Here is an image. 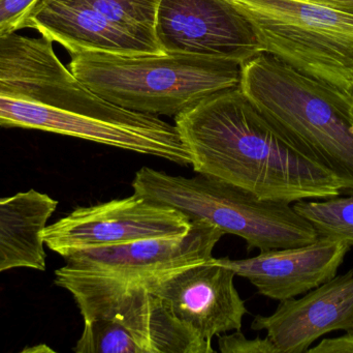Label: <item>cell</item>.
<instances>
[{
	"label": "cell",
	"instance_id": "15",
	"mask_svg": "<svg viewBox=\"0 0 353 353\" xmlns=\"http://www.w3.org/2000/svg\"><path fill=\"white\" fill-rule=\"evenodd\" d=\"M58 207L48 194L31 190L0 197V274L46 269L43 232Z\"/></svg>",
	"mask_w": 353,
	"mask_h": 353
},
{
	"label": "cell",
	"instance_id": "5",
	"mask_svg": "<svg viewBox=\"0 0 353 353\" xmlns=\"http://www.w3.org/2000/svg\"><path fill=\"white\" fill-rule=\"evenodd\" d=\"M55 284L72 294L84 319L76 353L215 352L149 286L94 279L65 265Z\"/></svg>",
	"mask_w": 353,
	"mask_h": 353
},
{
	"label": "cell",
	"instance_id": "2",
	"mask_svg": "<svg viewBox=\"0 0 353 353\" xmlns=\"http://www.w3.org/2000/svg\"><path fill=\"white\" fill-rule=\"evenodd\" d=\"M174 118L196 173L290 204L342 194L337 178L288 142L239 86Z\"/></svg>",
	"mask_w": 353,
	"mask_h": 353
},
{
	"label": "cell",
	"instance_id": "17",
	"mask_svg": "<svg viewBox=\"0 0 353 353\" xmlns=\"http://www.w3.org/2000/svg\"><path fill=\"white\" fill-rule=\"evenodd\" d=\"M90 6L112 22L157 41L155 35L157 8L161 0H72Z\"/></svg>",
	"mask_w": 353,
	"mask_h": 353
},
{
	"label": "cell",
	"instance_id": "9",
	"mask_svg": "<svg viewBox=\"0 0 353 353\" xmlns=\"http://www.w3.org/2000/svg\"><path fill=\"white\" fill-rule=\"evenodd\" d=\"M211 224L191 221L188 233L150 238L109 247L80 249L61 256L65 267L80 275L103 281L153 287L168 276L211 259L224 236Z\"/></svg>",
	"mask_w": 353,
	"mask_h": 353
},
{
	"label": "cell",
	"instance_id": "16",
	"mask_svg": "<svg viewBox=\"0 0 353 353\" xmlns=\"http://www.w3.org/2000/svg\"><path fill=\"white\" fill-rule=\"evenodd\" d=\"M292 207L313 226L319 238L353 248V191L331 198L298 201Z\"/></svg>",
	"mask_w": 353,
	"mask_h": 353
},
{
	"label": "cell",
	"instance_id": "12",
	"mask_svg": "<svg viewBox=\"0 0 353 353\" xmlns=\"http://www.w3.org/2000/svg\"><path fill=\"white\" fill-rule=\"evenodd\" d=\"M251 327L265 331L278 353L308 352L333 332H353V269L301 298L281 300L269 316L255 317Z\"/></svg>",
	"mask_w": 353,
	"mask_h": 353
},
{
	"label": "cell",
	"instance_id": "3",
	"mask_svg": "<svg viewBox=\"0 0 353 353\" xmlns=\"http://www.w3.org/2000/svg\"><path fill=\"white\" fill-rule=\"evenodd\" d=\"M241 90L273 128L353 191V93L261 53L241 66Z\"/></svg>",
	"mask_w": 353,
	"mask_h": 353
},
{
	"label": "cell",
	"instance_id": "4",
	"mask_svg": "<svg viewBox=\"0 0 353 353\" xmlns=\"http://www.w3.org/2000/svg\"><path fill=\"white\" fill-rule=\"evenodd\" d=\"M68 68L87 88L130 111L175 116L224 89L240 85L234 60L193 54H70Z\"/></svg>",
	"mask_w": 353,
	"mask_h": 353
},
{
	"label": "cell",
	"instance_id": "21",
	"mask_svg": "<svg viewBox=\"0 0 353 353\" xmlns=\"http://www.w3.org/2000/svg\"><path fill=\"white\" fill-rule=\"evenodd\" d=\"M308 1L315 2V3L321 4V6H329V8L352 12L353 14V0H308Z\"/></svg>",
	"mask_w": 353,
	"mask_h": 353
},
{
	"label": "cell",
	"instance_id": "1",
	"mask_svg": "<svg viewBox=\"0 0 353 353\" xmlns=\"http://www.w3.org/2000/svg\"><path fill=\"white\" fill-rule=\"evenodd\" d=\"M0 126L83 139L178 165L190 161L175 124L87 88L43 35H0Z\"/></svg>",
	"mask_w": 353,
	"mask_h": 353
},
{
	"label": "cell",
	"instance_id": "14",
	"mask_svg": "<svg viewBox=\"0 0 353 353\" xmlns=\"http://www.w3.org/2000/svg\"><path fill=\"white\" fill-rule=\"evenodd\" d=\"M31 28L70 54L105 52L122 55L165 54L152 41L112 22L86 4L72 0H39L21 29Z\"/></svg>",
	"mask_w": 353,
	"mask_h": 353
},
{
	"label": "cell",
	"instance_id": "10",
	"mask_svg": "<svg viewBox=\"0 0 353 353\" xmlns=\"http://www.w3.org/2000/svg\"><path fill=\"white\" fill-rule=\"evenodd\" d=\"M155 35L165 53L240 64L263 53L250 22L230 0H161Z\"/></svg>",
	"mask_w": 353,
	"mask_h": 353
},
{
	"label": "cell",
	"instance_id": "7",
	"mask_svg": "<svg viewBox=\"0 0 353 353\" xmlns=\"http://www.w3.org/2000/svg\"><path fill=\"white\" fill-rule=\"evenodd\" d=\"M263 53L353 93V14L308 0H230Z\"/></svg>",
	"mask_w": 353,
	"mask_h": 353
},
{
	"label": "cell",
	"instance_id": "8",
	"mask_svg": "<svg viewBox=\"0 0 353 353\" xmlns=\"http://www.w3.org/2000/svg\"><path fill=\"white\" fill-rule=\"evenodd\" d=\"M191 221L178 209L143 195L77 207L46 226L43 242L63 256L70 251L115 246L188 233Z\"/></svg>",
	"mask_w": 353,
	"mask_h": 353
},
{
	"label": "cell",
	"instance_id": "18",
	"mask_svg": "<svg viewBox=\"0 0 353 353\" xmlns=\"http://www.w3.org/2000/svg\"><path fill=\"white\" fill-rule=\"evenodd\" d=\"M218 345L222 353H278L268 336L249 340L241 331L220 335Z\"/></svg>",
	"mask_w": 353,
	"mask_h": 353
},
{
	"label": "cell",
	"instance_id": "20",
	"mask_svg": "<svg viewBox=\"0 0 353 353\" xmlns=\"http://www.w3.org/2000/svg\"><path fill=\"white\" fill-rule=\"evenodd\" d=\"M310 353H353V332L337 338H325L308 350Z\"/></svg>",
	"mask_w": 353,
	"mask_h": 353
},
{
	"label": "cell",
	"instance_id": "11",
	"mask_svg": "<svg viewBox=\"0 0 353 353\" xmlns=\"http://www.w3.org/2000/svg\"><path fill=\"white\" fill-rule=\"evenodd\" d=\"M230 267L212 257L168 276L151 292L176 318L212 344L216 336L241 331L248 312Z\"/></svg>",
	"mask_w": 353,
	"mask_h": 353
},
{
	"label": "cell",
	"instance_id": "13",
	"mask_svg": "<svg viewBox=\"0 0 353 353\" xmlns=\"http://www.w3.org/2000/svg\"><path fill=\"white\" fill-rule=\"evenodd\" d=\"M350 247L317 238L312 244L265 251L247 259L217 258L271 300L298 298L336 277Z\"/></svg>",
	"mask_w": 353,
	"mask_h": 353
},
{
	"label": "cell",
	"instance_id": "19",
	"mask_svg": "<svg viewBox=\"0 0 353 353\" xmlns=\"http://www.w3.org/2000/svg\"><path fill=\"white\" fill-rule=\"evenodd\" d=\"M39 0H0V35L20 30L23 21Z\"/></svg>",
	"mask_w": 353,
	"mask_h": 353
},
{
	"label": "cell",
	"instance_id": "6",
	"mask_svg": "<svg viewBox=\"0 0 353 353\" xmlns=\"http://www.w3.org/2000/svg\"><path fill=\"white\" fill-rule=\"evenodd\" d=\"M132 187L136 194L174 207L190 221L205 222L243 238L248 250L294 248L319 238L313 226L290 203L263 200L203 174L186 178L143 167Z\"/></svg>",
	"mask_w": 353,
	"mask_h": 353
}]
</instances>
